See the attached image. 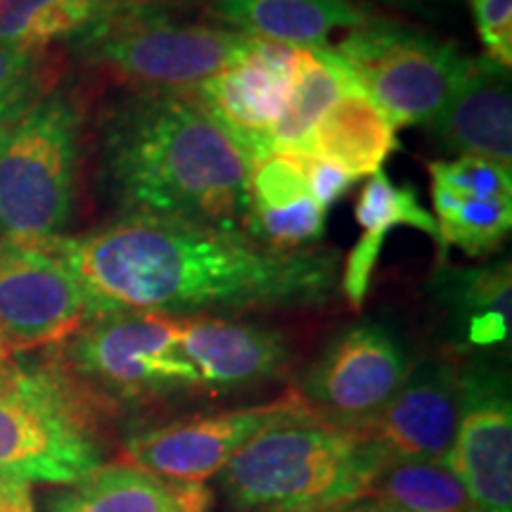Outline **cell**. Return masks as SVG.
Listing matches in <instances>:
<instances>
[{
    "instance_id": "1",
    "label": "cell",
    "mask_w": 512,
    "mask_h": 512,
    "mask_svg": "<svg viewBox=\"0 0 512 512\" xmlns=\"http://www.w3.org/2000/svg\"><path fill=\"white\" fill-rule=\"evenodd\" d=\"M50 245L67 261L88 316L155 311L166 316L318 309L339 292L337 249H271L245 230L119 216Z\"/></svg>"
},
{
    "instance_id": "2",
    "label": "cell",
    "mask_w": 512,
    "mask_h": 512,
    "mask_svg": "<svg viewBox=\"0 0 512 512\" xmlns=\"http://www.w3.org/2000/svg\"><path fill=\"white\" fill-rule=\"evenodd\" d=\"M98 145L121 216L242 230L245 159L185 93L121 95L102 114Z\"/></svg>"
},
{
    "instance_id": "3",
    "label": "cell",
    "mask_w": 512,
    "mask_h": 512,
    "mask_svg": "<svg viewBox=\"0 0 512 512\" xmlns=\"http://www.w3.org/2000/svg\"><path fill=\"white\" fill-rule=\"evenodd\" d=\"M375 472L354 434L306 415L256 434L219 482L233 512H339L366 498Z\"/></svg>"
},
{
    "instance_id": "4",
    "label": "cell",
    "mask_w": 512,
    "mask_h": 512,
    "mask_svg": "<svg viewBox=\"0 0 512 512\" xmlns=\"http://www.w3.org/2000/svg\"><path fill=\"white\" fill-rule=\"evenodd\" d=\"M102 413L55 358L0 363V477L76 482L105 463Z\"/></svg>"
},
{
    "instance_id": "5",
    "label": "cell",
    "mask_w": 512,
    "mask_h": 512,
    "mask_svg": "<svg viewBox=\"0 0 512 512\" xmlns=\"http://www.w3.org/2000/svg\"><path fill=\"white\" fill-rule=\"evenodd\" d=\"M254 41L221 24L178 17L169 3L117 0L72 46L128 91L185 93L242 60Z\"/></svg>"
},
{
    "instance_id": "6",
    "label": "cell",
    "mask_w": 512,
    "mask_h": 512,
    "mask_svg": "<svg viewBox=\"0 0 512 512\" xmlns=\"http://www.w3.org/2000/svg\"><path fill=\"white\" fill-rule=\"evenodd\" d=\"M81 136V102L64 88H48L0 128V240L62 238L76 204Z\"/></svg>"
},
{
    "instance_id": "7",
    "label": "cell",
    "mask_w": 512,
    "mask_h": 512,
    "mask_svg": "<svg viewBox=\"0 0 512 512\" xmlns=\"http://www.w3.org/2000/svg\"><path fill=\"white\" fill-rule=\"evenodd\" d=\"M181 316L155 311H107L88 316L57 344L53 356L102 411L145 406L166 396L200 392L181 354Z\"/></svg>"
},
{
    "instance_id": "8",
    "label": "cell",
    "mask_w": 512,
    "mask_h": 512,
    "mask_svg": "<svg viewBox=\"0 0 512 512\" xmlns=\"http://www.w3.org/2000/svg\"><path fill=\"white\" fill-rule=\"evenodd\" d=\"M330 53L347 64L394 128L430 124L472 67L458 43L384 15L344 34Z\"/></svg>"
},
{
    "instance_id": "9",
    "label": "cell",
    "mask_w": 512,
    "mask_h": 512,
    "mask_svg": "<svg viewBox=\"0 0 512 512\" xmlns=\"http://www.w3.org/2000/svg\"><path fill=\"white\" fill-rule=\"evenodd\" d=\"M411 366L392 330L382 323H356L320 351L299 380L297 394L313 418L356 432L399 392Z\"/></svg>"
},
{
    "instance_id": "10",
    "label": "cell",
    "mask_w": 512,
    "mask_h": 512,
    "mask_svg": "<svg viewBox=\"0 0 512 512\" xmlns=\"http://www.w3.org/2000/svg\"><path fill=\"white\" fill-rule=\"evenodd\" d=\"M86 318V294L50 242L0 240V351L5 356L57 347Z\"/></svg>"
},
{
    "instance_id": "11",
    "label": "cell",
    "mask_w": 512,
    "mask_h": 512,
    "mask_svg": "<svg viewBox=\"0 0 512 512\" xmlns=\"http://www.w3.org/2000/svg\"><path fill=\"white\" fill-rule=\"evenodd\" d=\"M313 415L297 389L266 403L209 415H192L128 437L124 463L159 477L207 482L268 427Z\"/></svg>"
},
{
    "instance_id": "12",
    "label": "cell",
    "mask_w": 512,
    "mask_h": 512,
    "mask_svg": "<svg viewBox=\"0 0 512 512\" xmlns=\"http://www.w3.org/2000/svg\"><path fill=\"white\" fill-rule=\"evenodd\" d=\"M463 401V363L456 356L418 361L387 406L361 430L349 432L377 470L413 460H444L456 437Z\"/></svg>"
},
{
    "instance_id": "13",
    "label": "cell",
    "mask_w": 512,
    "mask_h": 512,
    "mask_svg": "<svg viewBox=\"0 0 512 512\" xmlns=\"http://www.w3.org/2000/svg\"><path fill=\"white\" fill-rule=\"evenodd\" d=\"M294 62L297 48L256 38L242 60L185 91L247 166L273 155L271 136L290 100Z\"/></svg>"
},
{
    "instance_id": "14",
    "label": "cell",
    "mask_w": 512,
    "mask_h": 512,
    "mask_svg": "<svg viewBox=\"0 0 512 512\" xmlns=\"http://www.w3.org/2000/svg\"><path fill=\"white\" fill-rule=\"evenodd\" d=\"M444 463L475 512H512V399L501 370L463 366L460 418Z\"/></svg>"
},
{
    "instance_id": "15",
    "label": "cell",
    "mask_w": 512,
    "mask_h": 512,
    "mask_svg": "<svg viewBox=\"0 0 512 512\" xmlns=\"http://www.w3.org/2000/svg\"><path fill=\"white\" fill-rule=\"evenodd\" d=\"M181 354L200 380V392H233L280 380L292 347L280 330L223 316H181Z\"/></svg>"
},
{
    "instance_id": "16",
    "label": "cell",
    "mask_w": 512,
    "mask_h": 512,
    "mask_svg": "<svg viewBox=\"0 0 512 512\" xmlns=\"http://www.w3.org/2000/svg\"><path fill=\"white\" fill-rule=\"evenodd\" d=\"M328 228V209L320 207L306 181L302 155L273 152L247 166V211L242 230L271 249L318 247Z\"/></svg>"
},
{
    "instance_id": "17",
    "label": "cell",
    "mask_w": 512,
    "mask_h": 512,
    "mask_svg": "<svg viewBox=\"0 0 512 512\" xmlns=\"http://www.w3.org/2000/svg\"><path fill=\"white\" fill-rule=\"evenodd\" d=\"M430 133L458 157H484L512 164V88L510 69L472 57L463 83L441 107Z\"/></svg>"
},
{
    "instance_id": "18",
    "label": "cell",
    "mask_w": 512,
    "mask_h": 512,
    "mask_svg": "<svg viewBox=\"0 0 512 512\" xmlns=\"http://www.w3.org/2000/svg\"><path fill=\"white\" fill-rule=\"evenodd\" d=\"M207 15L242 36L297 50H330L337 31L373 22L377 12L356 0H209Z\"/></svg>"
},
{
    "instance_id": "19",
    "label": "cell",
    "mask_w": 512,
    "mask_h": 512,
    "mask_svg": "<svg viewBox=\"0 0 512 512\" xmlns=\"http://www.w3.org/2000/svg\"><path fill=\"white\" fill-rule=\"evenodd\" d=\"M46 512H214V494L204 482L159 477L117 460L60 486Z\"/></svg>"
},
{
    "instance_id": "20",
    "label": "cell",
    "mask_w": 512,
    "mask_h": 512,
    "mask_svg": "<svg viewBox=\"0 0 512 512\" xmlns=\"http://www.w3.org/2000/svg\"><path fill=\"white\" fill-rule=\"evenodd\" d=\"M432 299L446 313L460 349H494L512 335L510 259L477 266L439 264L430 278Z\"/></svg>"
},
{
    "instance_id": "21",
    "label": "cell",
    "mask_w": 512,
    "mask_h": 512,
    "mask_svg": "<svg viewBox=\"0 0 512 512\" xmlns=\"http://www.w3.org/2000/svg\"><path fill=\"white\" fill-rule=\"evenodd\" d=\"M354 214L361 226V238L339 268V292L347 297L351 309L361 311L389 233L401 226L415 228L439 245V230L434 216L422 207L415 188L396 185L384 171H377L363 185Z\"/></svg>"
},
{
    "instance_id": "22",
    "label": "cell",
    "mask_w": 512,
    "mask_h": 512,
    "mask_svg": "<svg viewBox=\"0 0 512 512\" xmlns=\"http://www.w3.org/2000/svg\"><path fill=\"white\" fill-rule=\"evenodd\" d=\"M396 128L361 86L344 93L313 128L304 155L370 178L396 150Z\"/></svg>"
},
{
    "instance_id": "23",
    "label": "cell",
    "mask_w": 512,
    "mask_h": 512,
    "mask_svg": "<svg viewBox=\"0 0 512 512\" xmlns=\"http://www.w3.org/2000/svg\"><path fill=\"white\" fill-rule=\"evenodd\" d=\"M358 83L347 64L330 50H297L290 100L271 136L273 152L304 155L313 128L335 102Z\"/></svg>"
},
{
    "instance_id": "24",
    "label": "cell",
    "mask_w": 512,
    "mask_h": 512,
    "mask_svg": "<svg viewBox=\"0 0 512 512\" xmlns=\"http://www.w3.org/2000/svg\"><path fill=\"white\" fill-rule=\"evenodd\" d=\"M434 221L439 230V264L446 249L458 247L472 259H486L501 249L512 228V197L475 195L430 183Z\"/></svg>"
},
{
    "instance_id": "25",
    "label": "cell",
    "mask_w": 512,
    "mask_h": 512,
    "mask_svg": "<svg viewBox=\"0 0 512 512\" xmlns=\"http://www.w3.org/2000/svg\"><path fill=\"white\" fill-rule=\"evenodd\" d=\"M117 0H0V46L41 53L76 38Z\"/></svg>"
},
{
    "instance_id": "26",
    "label": "cell",
    "mask_w": 512,
    "mask_h": 512,
    "mask_svg": "<svg viewBox=\"0 0 512 512\" xmlns=\"http://www.w3.org/2000/svg\"><path fill=\"white\" fill-rule=\"evenodd\" d=\"M366 498L403 512H475L463 484L444 460L387 465L370 479Z\"/></svg>"
},
{
    "instance_id": "27",
    "label": "cell",
    "mask_w": 512,
    "mask_h": 512,
    "mask_svg": "<svg viewBox=\"0 0 512 512\" xmlns=\"http://www.w3.org/2000/svg\"><path fill=\"white\" fill-rule=\"evenodd\" d=\"M48 91V69L41 53L0 46V128L15 121Z\"/></svg>"
},
{
    "instance_id": "28",
    "label": "cell",
    "mask_w": 512,
    "mask_h": 512,
    "mask_svg": "<svg viewBox=\"0 0 512 512\" xmlns=\"http://www.w3.org/2000/svg\"><path fill=\"white\" fill-rule=\"evenodd\" d=\"M477 36L486 60L512 67V0H470Z\"/></svg>"
},
{
    "instance_id": "29",
    "label": "cell",
    "mask_w": 512,
    "mask_h": 512,
    "mask_svg": "<svg viewBox=\"0 0 512 512\" xmlns=\"http://www.w3.org/2000/svg\"><path fill=\"white\" fill-rule=\"evenodd\" d=\"M302 159L311 195L316 197L320 207H325L328 211L332 204H337L358 181H361V178L347 174V171L339 169L335 164L320 162V159L306 155H302Z\"/></svg>"
},
{
    "instance_id": "30",
    "label": "cell",
    "mask_w": 512,
    "mask_h": 512,
    "mask_svg": "<svg viewBox=\"0 0 512 512\" xmlns=\"http://www.w3.org/2000/svg\"><path fill=\"white\" fill-rule=\"evenodd\" d=\"M31 486L24 479L0 477V512H36Z\"/></svg>"
},
{
    "instance_id": "31",
    "label": "cell",
    "mask_w": 512,
    "mask_h": 512,
    "mask_svg": "<svg viewBox=\"0 0 512 512\" xmlns=\"http://www.w3.org/2000/svg\"><path fill=\"white\" fill-rule=\"evenodd\" d=\"M339 512H403L399 508H392V505L382 503V501H375V498H361V501L347 505L344 510Z\"/></svg>"
},
{
    "instance_id": "32",
    "label": "cell",
    "mask_w": 512,
    "mask_h": 512,
    "mask_svg": "<svg viewBox=\"0 0 512 512\" xmlns=\"http://www.w3.org/2000/svg\"><path fill=\"white\" fill-rule=\"evenodd\" d=\"M377 3L392 5V8H403V10H427L432 5L451 3V0H377Z\"/></svg>"
},
{
    "instance_id": "33",
    "label": "cell",
    "mask_w": 512,
    "mask_h": 512,
    "mask_svg": "<svg viewBox=\"0 0 512 512\" xmlns=\"http://www.w3.org/2000/svg\"><path fill=\"white\" fill-rule=\"evenodd\" d=\"M155 3H169V5H176V3H181V0H155Z\"/></svg>"
},
{
    "instance_id": "34",
    "label": "cell",
    "mask_w": 512,
    "mask_h": 512,
    "mask_svg": "<svg viewBox=\"0 0 512 512\" xmlns=\"http://www.w3.org/2000/svg\"><path fill=\"white\" fill-rule=\"evenodd\" d=\"M8 358H10V356H5L3 351H0V363H5V361H8Z\"/></svg>"
}]
</instances>
